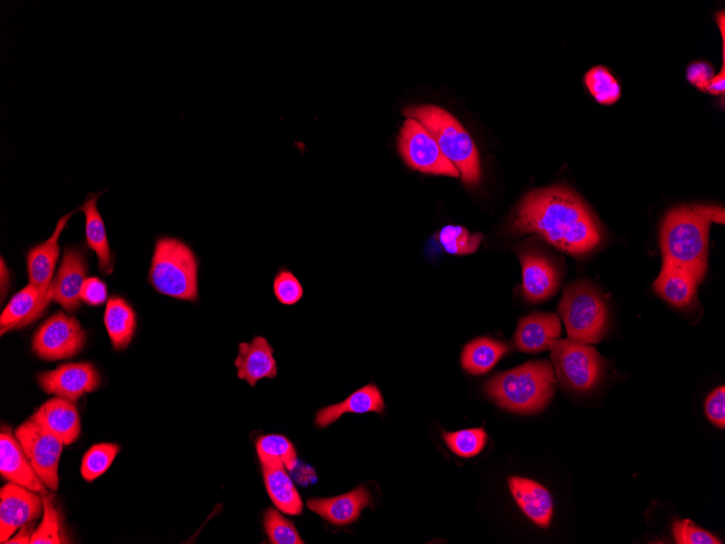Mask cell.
<instances>
[{"label":"cell","mask_w":725,"mask_h":544,"mask_svg":"<svg viewBox=\"0 0 725 544\" xmlns=\"http://www.w3.org/2000/svg\"><path fill=\"white\" fill-rule=\"evenodd\" d=\"M560 332L561 325L556 314L532 313L519 320L514 344L522 352L539 353L550 349Z\"/></svg>","instance_id":"ffe728a7"},{"label":"cell","mask_w":725,"mask_h":544,"mask_svg":"<svg viewBox=\"0 0 725 544\" xmlns=\"http://www.w3.org/2000/svg\"><path fill=\"white\" fill-rule=\"evenodd\" d=\"M673 535L677 544H720L722 543L710 532L697 527L687 519L676 520L673 523Z\"/></svg>","instance_id":"8d00e7d4"},{"label":"cell","mask_w":725,"mask_h":544,"mask_svg":"<svg viewBox=\"0 0 725 544\" xmlns=\"http://www.w3.org/2000/svg\"><path fill=\"white\" fill-rule=\"evenodd\" d=\"M372 504L369 489L358 485L352 491L333 497H311L306 505L332 526L343 527L356 521L361 511Z\"/></svg>","instance_id":"9a60e30c"},{"label":"cell","mask_w":725,"mask_h":544,"mask_svg":"<svg viewBox=\"0 0 725 544\" xmlns=\"http://www.w3.org/2000/svg\"><path fill=\"white\" fill-rule=\"evenodd\" d=\"M510 346L491 338H478L465 345L461 353V365L472 375L489 371L507 353Z\"/></svg>","instance_id":"83f0119b"},{"label":"cell","mask_w":725,"mask_h":544,"mask_svg":"<svg viewBox=\"0 0 725 544\" xmlns=\"http://www.w3.org/2000/svg\"><path fill=\"white\" fill-rule=\"evenodd\" d=\"M265 488L277 509L289 516L303 513V501L287 469L281 465L262 464Z\"/></svg>","instance_id":"d4e9b609"},{"label":"cell","mask_w":725,"mask_h":544,"mask_svg":"<svg viewBox=\"0 0 725 544\" xmlns=\"http://www.w3.org/2000/svg\"><path fill=\"white\" fill-rule=\"evenodd\" d=\"M104 325L112 346L115 350H123L129 345L135 334L136 313L123 298L113 296L105 307Z\"/></svg>","instance_id":"4316f807"},{"label":"cell","mask_w":725,"mask_h":544,"mask_svg":"<svg viewBox=\"0 0 725 544\" xmlns=\"http://www.w3.org/2000/svg\"><path fill=\"white\" fill-rule=\"evenodd\" d=\"M438 241L446 252L455 255H466L478 250L482 235H472L461 226H445L438 232Z\"/></svg>","instance_id":"e575fe53"},{"label":"cell","mask_w":725,"mask_h":544,"mask_svg":"<svg viewBox=\"0 0 725 544\" xmlns=\"http://www.w3.org/2000/svg\"><path fill=\"white\" fill-rule=\"evenodd\" d=\"M35 521H30L22 526L16 534L11 536L5 543L8 544H28L30 543L31 536L36 530Z\"/></svg>","instance_id":"60d3db41"},{"label":"cell","mask_w":725,"mask_h":544,"mask_svg":"<svg viewBox=\"0 0 725 544\" xmlns=\"http://www.w3.org/2000/svg\"><path fill=\"white\" fill-rule=\"evenodd\" d=\"M508 485L525 516L538 527L547 528L554 514V502L549 491L540 483L522 477H510Z\"/></svg>","instance_id":"44dd1931"},{"label":"cell","mask_w":725,"mask_h":544,"mask_svg":"<svg viewBox=\"0 0 725 544\" xmlns=\"http://www.w3.org/2000/svg\"><path fill=\"white\" fill-rule=\"evenodd\" d=\"M74 213L75 211L62 216L58 220L52 235L46 241L33 246L26 255L29 282L46 291H49L54 267L59 260L60 236Z\"/></svg>","instance_id":"7402d4cb"},{"label":"cell","mask_w":725,"mask_h":544,"mask_svg":"<svg viewBox=\"0 0 725 544\" xmlns=\"http://www.w3.org/2000/svg\"><path fill=\"white\" fill-rule=\"evenodd\" d=\"M86 343V332L73 316L56 312L46 319L33 338L34 353L46 360L71 358Z\"/></svg>","instance_id":"30bf717a"},{"label":"cell","mask_w":725,"mask_h":544,"mask_svg":"<svg viewBox=\"0 0 725 544\" xmlns=\"http://www.w3.org/2000/svg\"><path fill=\"white\" fill-rule=\"evenodd\" d=\"M118 452L119 446L114 443H100L91 446L81 460L82 478L89 482L99 478L110 468Z\"/></svg>","instance_id":"d6a6232c"},{"label":"cell","mask_w":725,"mask_h":544,"mask_svg":"<svg viewBox=\"0 0 725 544\" xmlns=\"http://www.w3.org/2000/svg\"><path fill=\"white\" fill-rule=\"evenodd\" d=\"M199 264L195 254L179 239L160 237L155 241L149 281L162 294L196 301Z\"/></svg>","instance_id":"5b68a950"},{"label":"cell","mask_w":725,"mask_h":544,"mask_svg":"<svg viewBox=\"0 0 725 544\" xmlns=\"http://www.w3.org/2000/svg\"><path fill=\"white\" fill-rule=\"evenodd\" d=\"M522 267V290L531 302H542L556 293L559 274L554 264L535 251L519 254Z\"/></svg>","instance_id":"2e32d148"},{"label":"cell","mask_w":725,"mask_h":544,"mask_svg":"<svg viewBox=\"0 0 725 544\" xmlns=\"http://www.w3.org/2000/svg\"><path fill=\"white\" fill-rule=\"evenodd\" d=\"M50 302L49 291L29 282L12 296L1 313V334L28 326L41 316Z\"/></svg>","instance_id":"ac0fdd59"},{"label":"cell","mask_w":725,"mask_h":544,"mask_svg":"<svg viewBox=\"0 0 725 544\" xmlns=\"http://www.w3.org/2000/svg\"><path fill=\"white\" fill-rule=\"evenodd\" d=\"M584 83L595 100L601 104H613L621 97L618 80L605 66L598 65L587 71Z\"/></svg>","instance_id":"4dcf8cb0"},{"label":"cell","mask_w":725,"mask_h":544,"mask_svg":"<svg viewBox=\"0 0 725 544\" xmlns=\"http://www.w3.org/2000/svg\"><path fill=\"white\" fill-rule=\"evenodd\" d=\"M42 519L31 536L30 544L68 543L63 524V517L53 503L52 496L42 495Z\"/></svg>","instance_id":"f546056e"},{"label":"cell","mask_w":725,"mask_h":544,"mask_svg":"<svg viewBox=\"0 0 725 544\" xmlns=\"http://www.w3.org/2000/svg\"><path fill=\"white\" fill-rule=\"evenodd\" d=\"M448 448L459 457L470 458L480 454L487 442V434L483 428L461 429L442 433Z\"/></svg>","instance_id":"1f68e13d"},{"label":"cell","mask_w":725,"mask_h":544,"mask_svg":"<svg viewBox=\"0 0 725 544\" xmlns=\"http://www.w3.org/2000/svg\"><path fill=\"white\" fill-rule=\"evenodd\" d=\"M713 77V67L707 62H694L687 68L688 80L700 90L704 91Z\"/></svg>","instance_id":"ab89813d"},{"label":"cell","mask_w":725,"mask_h":544,"mask_svg":"<svg viewBox=\"0 0 725 544\" xmlns=\"http://www.w3.org/2000/svg\"><path fill=\"white\" fill-rule=\"evenodd\" d=\"M384 408L385 404L381 391L376 384L369 383L349 394L344 401L318 409L315 425L321 429L335 422L346 413L365 414L373 412L382 414Z\"/></svg>","instance_id":"cb8c5ba5"},{"label":"cell","mask_w":725,"mask_h":544,"mask_svg":"<svg viewBox=\"0 0 725 544\" xmlns=\"http://www.w3.org/2000/svg\"><path fill=\"white\" fill-rule=\"evenodd\" d=\"M37 380L46 393L73 402L97 390L101 382L100 375L91 363L63 364L53 370L40 372Z\"/></svg>","instance_id":"7c38bea8"},{"label":"cell","mask_w":725,"mask_h":544,"mask_svg":"<svg viewBox=\"0 0 725 544\" xmlns=\"http://www.w3.org/2000/svg\"><path fill=\"white\" fill-rule=\"evenodd\" d=\"M263 524L266 535L272 544L304 543L294 523L272 507L266 509Z\"/></svg>","instance_id":"836d02e7"},{"label":"cell","mask_w":725,"mask_h":544,"mask_svg":"<svg viewBox=\"0 0 725 544\" xmlns=\"http://www.w3.org/2000/svg\"><path fill=\"white\" fill-rule=\"evenodd\" d=\"M556 381L548 360H532L494 376L486 382L485 391L504 409L533 414L550 402Z\"/></svg>","instance_id":"3957f363"},{"label":"cell","mask_w":725,"mask_h":544,"mask_svg":"<svg viewBox=\"0 0 725 544\" xmlns=\"http://www.w3.org/2000/svg\"><path fill=\"white\" fill-rule=\"evenodd\" d=\"M397 149L411 169L424 174L460 177L457 168L445 157L430 132L416 119L407 117L397 138Z\"/></svg>","instance_id":"ba28073f"},{"label":"cell","mask_w":725,"mask_h":544,"mask_svg":"<svg viewBox=\"0 0 725 544\" xmlns=\"http://www.w3.org/2000/svg\"><path fill=\"white\" fill-rule=\"evenodd\" d=\"M725 387H718L712 391L705 400V414L709 420L716 427H725Z\"/></svg>","instance_id":"74e56055"},{"label":"cell","mask_w":725,"mask_h":544,"mask_svg":"<svg viewBox=\"0 0 725 544\" xmlns=\"http://www.w3.org/2000/svg\"><path fill=\"white\" fill-rule=\"evenodd\" d=\"M0 473L9 482L42 495L48 493V488L36 473L20 441L9 427H2L0 433Z\"/></svg>","instance_id":"5bb4252c"},{"label":"cell","mask_w":725,"mask_h":544,"mask_svg":"<svg viewBox=\"0 0 725 544\" xmlns=\"http://www.w3.org/2000/svg\"><path fill=\"white\" fill-rule=\"evenodd\" d=\"M9 282V273L5 267L4 261L1 257V299L3 300L4 292H5V284Z\"/></svg>","instance_id":"7bdbcfd3"},{"label":"cell","mask_w":725,"mask_h":544,"mask_svg":"<svg viewBox=\"0 0 725 544\" xmlns=\"http://www.w3.org/2000/svg\"><path fill=\"white\" fill-rule=\"evenodd\" d=\"M702 280L690 269L663 261L653 289L667 303L677 308H687L696 300L697 286Z\"/></svg>","instance_id":"d6986e66"},{"label":"cell","mask_w":725,"mask_h":544,"mask_svg":"<svg viewBox=\"0 0 725 544\" xmlns=\"http://www.w3.org/2000/svg\"><path fill=\"white\" fill-rule=\"evenodd\" d=\"M549 350L557 376L564 387L586 392L598 383L603 362L588 343L564 339L555 341Z\"/></svg>","instance_id":"52a82bcc"},{"label":"cell","mask_w":725,"mask_h":544,"mask_svg":"<svg viewBox=\"0 0 725 544\" xmlns=\"http://www.w3.org/2000/svg\"><path fill=\"white\" fill-rule=\"evenodd\" d=\"M712 222L724 224L723 207L696 204L671 210L660 230L663 261L682 265L702 280L708 267Z\"/></svg>","instance_id":"7a4b0ae2"},{"label":"cell","mask_w":725,"mask_h":544,"mask_svg":"<svg viewBox=\"0 0 725 544\" xmlns=\"http://www.w3.org/2000/svg\"><path fill=\"white\" fill-rule=\"evenodd\" d=\"M81 301L89 305H101L107 299L105 283L96 277L87 278L81 289Z\"/></svg>","instance_id":"f35d334b"},{"label":"cell","mask_w":725,"mask_h":544,"mask_svg":"<svg viewBox=\"0 0 725 544\" xmlns=\"http://www.w3.org/2000/svg\"><path fill=\"white\" fill-rule=\"evenodd\" d=\"M511 228L518 233H534L572 255L593 251L602 238L589 208L565 187L527 193L516 211Z\"/></svg>","instance_id":"6da1fadb"},{"label":"cell","mask_w":725,"mask_h":544,"mask_svg":"<svg viewBox=\"0 0 725 544\" xmlns=\"http://www.w3.org/2000/svg\"><path fill=\"white\" fill-rule=\"evenodd\" d=\"M403 113L418 121L430 132L442 153L457 168L467 186L479 184L481 164L476 147L454 115L431 104L409 106Z\"/></svg>","instance_id":"277c9868"},{"label":"cell","mask_w":725,"mask_h":544,"mask_svg":"<svg viewBox=\"0 0 725 544\" xmlns=\"http://www.w3.org/2000/svg\"><path fill=\"white\" fill-rule=\"evenodd\" d=\"M102 193H89L79 207L85 214L86 241L99 260V268L103 274L113 271L112 251L107 240L103 218L98 210L97 202Z\"/></svg>","instance_id":"484cf974"},{"label":"cell","mask_w":725,"mask_h":544,"mask_svg":"<svg viewBox=\"0 0 725 544\" xmlns=\"http://www.w3.org/2000/svg\"><path fill=\"white\" fill-rule=\"evenodd\" d=\"M725 88V71L724 65L722 66L721 72L710 80L704 91H708L712 94H722L724 93Z\"/></svg>","instance_id":"b9f144b4"},{"label":"cell","mask_w":725,"mask_h":544,"mask_svg":"<svg viewBox=\"0 0 725 544\" xmlns=\"http://www.w3.org/2000/svg\"><path fill=\"white\" fill-rule=\"evenodd\" d=\"M558 311L569 339L585 343L599 342L608 326V311L597 289L586 281L569 284Z\"/></svg>","instance_id":"8992f818"},{"label":"cell","mask_w":725,"mask_h":544,"mask_svg":"<svg viewBox=\"0 0 725 544\" xmlns=\"http://www.w3.org/2000/svg\"><path fill=\"white\" fill-rule=\"evenodd\" d=\"M14 434L40 480L48 489L55 491L64 442L33 416L20 425Z\"/></svg>","instance_id":"9c48e42d"},{"label":"cell","mask_w":725,"mask_h":544,"mask_svg":"<svg viewBox=\"0 0 725 544\" xmlns=\"http://www.w3.org/2000/svg\"><path fill=\"white\" fill-rule=\"evenodd\" d=\"M272 290L276 299L283 305L296 304L304 294L300 280L287 268L277 271Z\"/></svg>","instance_id":"d590c367"},{"label":"cell","mask_w":725,"mask_h":544,"mask_svg":"<svg viewBox=\"0 0 725 544\" xmlns=\"http://www.w3.org/2000/svg\"><path fill=\"white\" fill-rule=\"evenodd\" d=\"M234 360L238 378L251 387L264 379H274L278 374L274 349L266 338L256 336L250 342H241Z\"/></svg>","instance_id":"e0dca14e"},{"label":"cell","mask_w":725,"mask_h":544,"mask_svg":"<svg viewBox=\"0 0 725 544\" xmlns=\"http://www.w3.org/2000/svg\"><path fill=\"white\" fill-rule=\"evenodd\" d=\"M255 446L260 464L281 465L290 471L296 467V450L287 437L281 434L262 435L256 440Z\"/></svg>","instance_id":"f1b7e54d"},{"label":"cell","mask_w":725,"mask_h":544,"mask_svg":"<svg viewBox=\"0 0 725 544\" xmlns=\"http://www.w3.org/2000/svg\"><path fill=\"white\" fill-rule=\"evenodd\" d=\"M43 513L42 494L9 482L0 491V543Z\"/></svg>","instance_id":"8fae6325"},{"label":"cell","mask_w":725,"mask_h":544,"mask_svg":"<svg viewBox=\"0 0 725 544\" xmlns=\"http://www.w3.org/2000/svg\"><path fill=\"white\" fill-rule=\"evenodd\" d=\"M33 417L59 437L65 445L74 443L80 434V419L73 401L55 396L43 403Z\"/></svg>","instance_id":"603a6c76"},{"label":"cell","mask_w":725,"mask_h":544,"mask_svg":"<svg viewBox=\"0 0 725 544\" xmlns=\"http://www.w3.org/2000/svg\"><path fill=\"white\" fill-rule=\"evenodd\" d=\"M88 271L85 250L79 245L64 249L59 270L49 288L51 301L67 312L76 311L81 302V289Z\"/></svg>","instance_id":"4fadbf2b"}]
</instances>
